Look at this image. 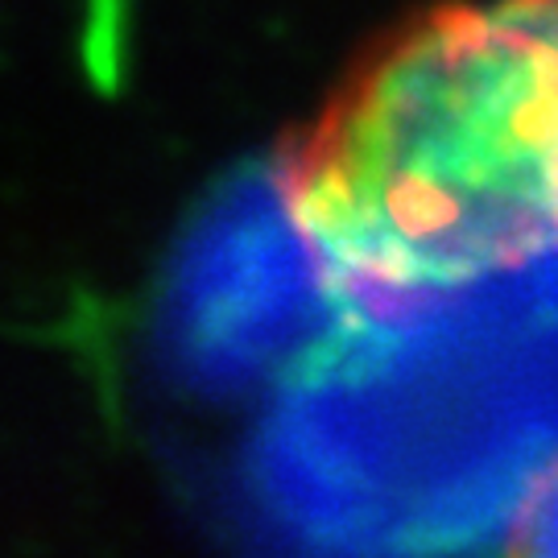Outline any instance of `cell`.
Wrapping results in <instances>:
<instances>
[{
	"label": "cell",
	"instance_id": "6da1fadb",
	"mask_svg": "<svg viewBox=\"0 0 558 558\" xmlns=\"http://www.w3.org/2000/svg\"><path fill=\"white\" fill-rule=\"evenodd\" d=\"M274 161L348 319H414L558 253L546 0L405 21Z\"/></svg>",
	"mask_w": 558,
	"mask_h": 558
},
{
	"label": "cell",
	"instance_id": "7a4b0ae2",
	"mask_svg": "<svg viewBox=\"0 0 558 558\" xmlns=\"http://www.w3.org/2000/svg\"><path fill=\"white\" fill-rule=\"evenodd\" d=\"M509 558H558V456L521 497L509 525Z\"/></svg>",
	"mask_w": 558,
	"mask_h": 558
},
{
	"label": "cell",
	"instance_id": "3957f363",
	"mask_svg": "<svg viewBox=\"0 0 558 558\" xmlns=\"http://www.w3.org/2000/svg\"><path fill=\"white\" fill-rule=\"evenodd\" d=\"M550 13V38H555V191H558V0H546Z\"/></svg>",
	"mask_w": 558,
	"mask_h": 558
}]
</instances>
